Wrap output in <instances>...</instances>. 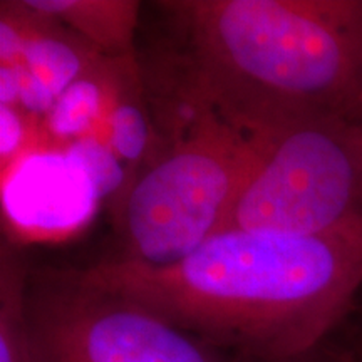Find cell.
Masks as SVG:
<instances>
[{"label":"cell","instance_id":"obj_1","mask_svg":"<svg viewBox=\"0 0 362 362\" xmlns=\"http://www.w3.org/2000/svg\"><path fill=\"white\" fill-rule=\"evenodd\" d=\"M78 272L238 359L291 362L351 310L362 220L317 235L226 230L170 265L115 259Z\"/></svg>","mask_w":362,"mask_h":362},{"label":"cell","instance_id":"obj_2","mask_svg":"<svg viewBox=\"0 0 362 362\" xmlns=\"http://www.w3.org/2000/svg\"><path fill=\"white\" fill-rule=\"evenodd\" d=\"M151 6L168 34L171 110H211L252 138L315 115L361 117L362 0Z\"/></svg>","mask_w":362,"mask_h":362},{"label":"cell","instance_id":"obj_3","mask_svg":"<svg viewBox=\"0 0 362 362\" xmlns=\"http://www.w3.org/2000/svg\"><path fill=\"white\" fill-rule=\"evenodd\" d=\"M168 115V144L121 197L117 259L170 265L223 232L265 155L269 136L252 138L211 110Z\"/></svg>","mask_w":362,"mask_h":362},{"label":"cell","instance_id":"obj_4","mask_svg":"<svg viewBox=\"0 0 362 362\" xmlns=\"http://www.w3.org/2000/svg\"><path fill=\"white\" fill-rule=\"evenodd\" d=\"M362 220V119L315 115L269 136L226 230L327 233Z\"/></svg>","mask_w":362,"mask_h":362},{"label":"cell","instance_id":"obj_5","mask_svg":"<svg viewBox=\"0 0 362 362\" xmlns=\"http://www.w3.org/2000/svg\"><path fill=\"white\" fill-rule=\"evenodd\" d=\"M25 310L37 362H247L86 282L78 269L30 270Z\"/></svg>","mask_w":362,"mask_h":362},{"label":"cell","instance_id":"obj_6","mask_svg":"<svg viewBox=\"0 0 362 362\" xmlns=\"http://www.w3.org/2000/svg\"><path fill=\"white\" fill-rule=\"evenodd\" d=\"M21 35L17 61L19 106L35 119L47 115L56 99L84 76L107 61L64 25L25 6L24 0H2Z\"/></svg>","mask_w":362,"mask_h":362},{"label":"cell","instance_id":"obj_7","mask_svg":"<svg viewBox=\"0 0 362 362\" xmlns=\"http://www.w3.org/2000/svg\"><path fill=\"white\" fill-rule=\"evenodd\" d=\"M40 16L56 21L103 57L133 59L141 2L138 0H24Z\"/></svg>","mask_w":362,"mask_h":362},{"label":"cell","instance_id":"obj_8","mask_svg":"<svg viewBox=\"0 0 362 362\" xmlns=\"http://www.w3.org/2000/svg\"><path fill=\"white\" fill-rule=\"evenodd\" d=\"M136 72H139V67L134 57L107 59L56 99L42 117L44 131L52 141H61L66 146L84 136L98 134L96 128L106 123L123 84Z\"/></svg>","mask_w":362,"mask_h":362},{"label":"cell","instance_id":"obj_9","mask_svg":"<svg viewBox=\"0 0 362 362\" xmlns=\"http://www.w3.org/2000/svg\"><path fill=\"white\" fill-rule=\"evenodd\" d=\"M29 265L12 247L0 250V362H37L27 324Z\"/></svg>","mask_w":362,"mask_h":362},{"label":"cell","instance_id":"obj_10","mask_svg":"<svg viewBox=\"0 0 362 362\" xmlns=\"http://www.w3.org/2000/svg\"><path fill=\"white\" fill-rule=\"evenodd\" d=\"M141 72L126 81L104 123L103 136L121 161L139 163L153 146L155 126L141 103Z\"/></svg>","mask_w":362,"mask_h":362},{"label":"cell","instance_id":"obj_11","mask_svg":"<svg viewBox=\"0 0 362 362\" xmlns=\"http://www.w3.org/2000/svg\"><path fill=\"white\" fill-rule=\"evenodd\" d=\"M66 155L81 170L96 197H111L116 192L124 194L128 189V175L103 136L76 139L66 146Z\"/></svg>","mask_w":362,"mask_h":362},{"label":"cell","instance_id":"obj_12","mask_svg":"<svg viewBox=\"0 0 362 362\" xmlns=\"http://www.w3.org/2000/svg\"><path fill=\"white\" fill-rule=\"evenodd\" d=\"M34 119L21 106L0 104V168L2 178L21 163L34 141Z\"/></svg>","mask_w":362,"mask_h":362},{"label":"cell","instance_id":"obj_13","mask_svg":"<svg viewBox=\"0 0 362 362\" xmlns=\"http://www.w3.org/2000/svg\"><path fill=\"white\" fill-rule=\"evenodd\" d=\"M291 362H351L346 357L336 354V352H330L327 349H324L322 346L319 349L309 352V354L298 357V359H293Z\"/></svg>","mask_w":362,"mask_h":362},{"label":"cell","instance_id":"obj_14","mask_svg":"<svg viewBox=\"0 0 362 362\" xmlns=\"http://www.w3.org/2000/svg\"><path fill=\"white\" fill-rule=\"evenodd\" d=\"M361 119H362V99H361Z\"/></svg>","mask_w":362,"mask_h":362},{"label":"cell","instance_id":"obj_15","mask_svg":"<svg viewBox=\"0 0 362 362\" xmlns=\"http://www.w3.org/2000/svg\"><path fill=\"white\" fill-rule=\"evenodd\" d=\"M361 99H362V98H361Z\"/></svg>","mask_w":362,"mask_h":362}]
</instances>
